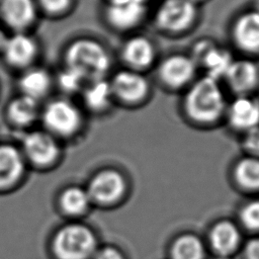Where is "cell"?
<instances>
[{
    "instance_id": "obj_1",
    "label": "cell",
    "mask_w": 259,
    "mask_h": 259,
    "mask_svg": "<svg viewBox=\"0 0 259 259\" xmlns=\"http://www.w3.org/2000/svg\"><path fill=\"white\" fill-rule=\"evenodd\" d=\"M227 101L219 81L207 76L194 80L182 100L185 116L193 123L209 125L225 116Z\"/></svg>"
},
{
    "instance_id": "obj_2",
    "label": "cell",
    "mask_w": 259,
    "mask_h": 259,
    "mask_svg": "<svg viewBox=\"0 0 259 259\" xmlns=\"http://www.w3.org/2000/svg\"><path fill=\"white\" fill-rule=\"evenodd\" d=\"M66 67L81 76L84 82L103 79L111 67L106 48L98 40L81 37L73 40L65 52Z\"/></svg>"
},
{
    "instance_id": "obj_3",
    "label": "cell",
    "mask_w": 259,
    "mask_h": 259,
    "mask_svg": "<svg viewBox=\"0 0 259 259\" xmlns=\"http://www.w3.org/2000/svg\"><path fill=\"white\" fill-rule=\"evenodd\" d=\"M97 237L88 226L72 223L61 227L52 242L57 259H92L98 249Z\"/></svg>"
},
{
    "instance_id": "obj_4",
    "label": "cell",
    "mask_w": 259,
    "mask_h": 259,
    "mask_svg": "<svg viewBox=\"0 0 259 259\" xmlns=\"http://www.w3.org/2000/svg\"><path fill=\"white\" fill-rule=\"evenodd\" d=\"M197 16V4L190 0H163L155 11L154 22L165 33L179 34L190 29Z\"/></svg>"
},
{
    "instance_id": "obj_5",
    "label": "cell",
    "mask_w": 259,
    "mask_h": 259,
    "mask_svg": "<svg viewBox=\"0 0 259 259\" xmlns=\"http://www.w3.org/2000/svg\"><path fill=\"white\" fill-rule=\"evenodd\" d=\"M41 120L46 131L54 137L68 138L80 130L83 118L73 102L58 98L46 105L41 112Z\"/></svg>"
},
{
    "instance_id": "obj_6",
    "label": "cell",
    "mask_w": 259,
    "mask_h": 259,
    "mask_svg": "<svg viewBox=\"0 0 259 259\" xmlns=\"http://www.w3.org/2000/svg\"><path fill=\"white\" fill-rule=\"evenodd\" d=\"M126 179L117 169L97 171L89 180L86 190L92 203L109 205L116 203L125 194Z\"/></svg>"
},
{
    "instance_id": "obj_7",
    "label": "cell",
    "mask_w": 259,
    "mask_h": 259,
    "mask_svg": "<svg viewBox=\"0 0 259 259\" xmlns=\"http://www.w3.org/2000/svg\"><path fill=\"white\" fill-rule=\"evenodd\" d=\"M113 99L125 105H138L150 94V82L143 72L122 69L115 72L109 80Z\"/></svg>"
},
{
    "instance_id": "obj_8",
    "label": "cell",
    "mask_w": 259,
    "mask_h": 259,
    "mask_svg": "<svg viewBox=\"0 0 259 259\" xmlns=\"http://www.w3.org/2000/svg\"><path fill=\"white\" fill-rule=\"evenodd\" d=\"M197 67L189 55L173 54L165 57L157 68L160 82L171 90L188 87L193 81Z\"/></svg>"
},
{
    "instance_id": "obj_9",
    "label": "cell",
    "mask_w": 259,
    "mask_h": 259,
    "mask_svg": "<svg viewBox=\"0 0 259 259\" xmlns=\"http://www.w3.org/2000/svg\"><path fill=\"white\" fill-rule=\"evenodd\" d=\"M196 67H201L205 76L220 81L225 76L234 58L231 53L209 39H200L194 44L189 55Z\"/></svg>"
},
{
    "instance_id": "obj_10",
    "label": "cell",
    "mask_w": 259,
    "mask_h": 259,
    "mask_svg": "<svg viewBox=\"0 0 259 259\" xmlns=\"http://www.w3.org/2000/svg\"><path fill=\"white\" fill-rule=\"evenodd\" d=\"M21 153L33 165L45 167L57 161L60 147L55 137L47 131H32L23 137Z\"/></svg>"
},
{
    "instance_id": "obj_11",
    "label": "cell",
    "mask_w": 259,
    "mask_h": 259,
    "mask_svg": "<svg viewBox=\"0 0 259 259\" xmlns=\"http://www.w3.org/2000/svg\"><path fill=\"white\" fill-rule=\"evenodd\" d=\"M148 0H107L104 17L114 29L125 31L135 28L144 19Z\"/></svg>"
},
{
    "instance_id": "obj_12",
    "label": "cell",
    "mask_w": 259,
    "mask_h": 259,
    "mask_svg": "<svg viewBox=\"0 0 259 259\" xmlns=\"http://www.w3.org/2000/svg\"><path fill=\"white\" fill-rule=\"evenodd\" d=\"M223 79L235 96L252 95L259 86V65L250 58L234 59Z\"/></svg>"
},
{
    "instance_id": "obj_13",
    "label": "cell",
    "mask_w": 259,
    "mask_h": 259,
    "mask_svg": "<svg viewBox=\"0 0 259 259\" xmlns=\"http://www.w3.org/2000/svg\"><path fill=\"white\" fill-rule=\"evenodd\" d=\"M225 116L233 130L244 134L259 125V99L254 95L235 96L228 103Z\"/></svg>"
},
{
    "instance_id": "obj_14",
    "label": "cell",
    "mask_w": 259,
    "mask_h": 259,
    "mask_svg": "<svg viewBox=\"0 0 259 259\" xmlns=\"http://www.w3.org/2000/svg\"><path fill=\"white\" fill-rule=\"evenodd\" d=\"M231 35L236 48L243 53L259 54V12L257 9L245 11L236 17Z\"/></svg>"
},
{
    "instance_id": "obj_15",
    "label": "cell",
    "mask_w": 259,
    "mask_h": 259,
    "mask_svg": "<svg viewBox=\"0 0 259 259\" xmlns=\"http://www.w3.org/2000/svg\"><path fill=\"white\" fill-rule=\"evenodd\" d=\"M156 56L154 42L141 34L128 37L120 49V58L127 69L139 72L150 68L154 64Z\"/></svg>"
},
{
    "instance_id": "obj_16",
    "label": "cell",
    "mask_w": 259,
    "mask_h": 259,
    "mask_svg": "<svg viewBox=\"0 0 259 259\" xmlns=\"http://www.w3.org/2000/svg\"><path fill=\"white\" fill-rule=\"evenodd\" d=\"M208 245L218 256H231L241 246L239 227L229 220L217 222L208 231Z\"/></svg>"
},
{
    "instance_id": "obj_17",
    "label": "cell",
    "mask_w": 259,
    "mask_h": 259,
    "mask_svg": "<svg viewBox=\"0 0 259 259\" xmlns=\"http://www.w3.org/2000/svg\"><path fill=\"white\" fill-rule=\"evenodd\" d=\"M0 16L8 27L15 32H22L35 20V2L33 0H0Z\"/></svg>"
},
{
    "instance_id": "obj_18",
    "label": "cell",
    "mask_w": 259,
    "mask_h": 259,
    "mask_svg": "<svg viewBox=\"0 0 259 259\" xmlns=\"http://www.w3.org/2000/svg\"><path fill=\"white\" fill-rule=\"evenodd\" d=\"M37 50V45L31 36L23 32H15L8 36L2 54L10 66L23 68L33 62Z\"/></svg>"
},
{
    "instance_id": "obj_19",
    "label": "cell",
    "mask_w": 259,
    "mask_h": 259,
    "mask_svg": "<svg viewBox=\"0 0 259 259\" xmlns=\"http://www.w3.org/2000/svg\"><path fill=\"white\" fill-rule=\"evenodd\" d=\"M25 169L24 157L14 146L0 144V189L12 187L17 183Z\"/></svg>"
},
{
    "instance_id": "obj_20",
    "label": "cell",
    "mask_w": 259,
    "mask_h": 259,
    "mask_svg": "<svg viewBox=\"0 0 259 259\" xmlns=\"http://www.w3.org/2000/svg\"><path fill=\"white\" fill-rule=\"evenodd\" d=\"M37 100L21 94L13 98L6 107L8 120L18 127L30 125L38 117Z\"/></svg>"
},
{
    "instance_id": "obj_21",
    "label": "cell",
    "mask_w": 259,
    "mask_h": 259,
    "mask_svg": "<svg viewBox=\"0 0 259 259\" xmlns=\"http://www.w3.org/2000/svg\"><path fill=\"white\" fill-rule=\"evenodd\" d=\"M233 178L237 185L249 191H259V158L246 155L233 167Z\"/></svg>"
},
{
    "instance_id": "obj_22",
    "label": "cell",
    "mask_w": 259,
    "mask_h": 259,
    "mask_svg": "<svg viewBox=\"0 0 259 259\" xmlns=\"http://www.w3.org/2000/svg\"><path fill=\"white\" fill-rule=\"evenodd\" d=\"M83 100L88 109L93 112H103L113 100L109 81L105 78L88 82L83 91Z\"/></svg>"
},
{
    "instance_id": "obj_23",
    "label": "cell",
    "mask_w": 259,
    "mask_h": 259,
    "mask_svg": "<svg viewBox=\"0 0 259 259\" xmlns=\"http://www.w3.org/2000/svg\"><path fill=\"white\" fill-rule=\"evenodd\" d=\"M170 259H205V246L191 233L177 236L170 246Z\"/></svg>"
},
{
    "instance_id": "obj_24",
    "label": "cell",
    "mask_w": 259,
    "mask_h": 259,
    "mask_svg": "<svg viewBox=\"0 0 259 259\" xmlns=\"http://www.w3.org/2000/svg\"><path fill=\"white\" fill-rule=\"evenodd\" d=\"M52 79L44 69H30L23 73L19 79V87L23 95L38 101L50 90Z\"/></svg>"
},
{
    "instance_id": "obj_25",
    "label": "cell",
    "mask_w": 259,
    "mask_h": 259,
    "mask_svg": "<svg viewBox=\"0 0 259 259\" xmlns=\"http://www.w3.org/2000/svg\"><path fill=\"white\" fill-rule=\"evenodd\" d=\"M91 203L86 188L81 186H69L65 188L60 195V205L62 210L73 217L85 213L89 209Z\"/></svg>"
},
{
    "instance_id": "obj_26",
    "label": "cell",
    "mask_w": 259,
    "mask_h": 259,
    "mask_svg": "<svg viewBox=\"0 0 259 259\" xmlns=\"http://www.w3.org/2000/svg\"><path fill=\"white\" fill-rule=\"evenodd\" d=\"M239 219L245 229L259 232V199L245 203L239 211Z\"/></svg>"
},
{
    "instance_id": "obj_27",
    "label": "cell",
    "mask_w": 259,
    "mask_h": 259,
    "mask_svg": "<svg viewBox=\"0 0 259 259\" xmlns=\"http://www.w3.org/2000/svg\"><path fill=\"white\" fill-rule=\"evenodd\" d=\"M84 80L75 71L66 67L58 76V84L66 93H74L81 89Z\"/></svg>"
},
{
    "instance_id": "obj_28",
    "label": "cell",
    "mask_w": 259,
    "mask_h": 259,
    "mask_svg": "<svg viewBox=\"0 0 259 259\" xmlns=\"http://www.w3.org/2000/svg\"><path fill=\"white\" fill-rule=\"evenodd\" d=\"M242 146L247 155L259 158V125L243 134Z\"/></svg>"
},
{
    "instance_id": "obj_29",
    "label": "cell",
    "mask_w": 259,
    "mask_h": 259,
    "mask_svg": "<svg viewBox=\"0 0 259 259\" xmlns=\"http://www.w3.org/2000/svg\"><path fill=\"white\" fill-rule=\"evenodd\" d=\"M72 0H37V4L49 14H59L66 11Z\"/></svg>"
},
{
    "instance_id": "obj_30",
    "label": "cell",
    "mask_w": 259,
    "mask_h": 259,
    "mask_svg": "<svg viewBox=\"0 0 259 259\" xmlns=\"http://www.w3.org/2000/svg\"><path fill=\"white\" fill-rule=\"evenodd\" d=\"M92 259H125L122 252L112 246L98 248Z\"/></svg>"
},
{
    "instance_id": "obj_31",
    "label": "cell",
    "mask_w": 259,
    "mask_h": 259,
    "mask_svg": "<svg viewBox=\"0 0 259 259\" xmlns=\"http://www.w3.org/2000/svg\"><path fill=\"white\" fill-rule=\"evenodd\" d=\"M244 256L246 259H259V237H254L245 243Z\"/></svg>"
},
{
    "instance_id": "obj_32",
    "label": "cell",
    "mask_w": 259,
    "mask_h": 259,
    "mask_svg": "<svg viewBox=\"0 0 259 259\" xmlns=\"http://www.w3.org/2000/svg\"><path fill=\"white\" fill-rule=\"evenodd\" d=\"M8 39V36L6 35V33L0 29V52L2 53L3 52V49L6 45V41Z\"/></svg>"
},
{
    "instance_id": "obj_33",
    "label": "cell",
    "mask_w": 259,
    "mask_h": 259,
    "mask_svg": "<svg viewBox=\"0 0 259 259\" xmlns=\"http://www.w3.org/2000/svg\"><path fill=\"white\" fill-rule=\"evenodd\" d=\"M214 259H232L231 256H215Z\"/></svg>"
},
{
    "instance_id": "obj_34",
    "label": "cell",
    "mask_w": 259,
    "mask_h": 259,
    "mask_svg": "<svg viewBox=\"0 0 259 259\" xmlns=\"http://www.w3.org/2000/svg\"><path fill=\"white\" fill-rule=\"evenodd\" d=\"M190 1H192V2L195 3V4H198L199 2H202V1H204V0H190Z\"/></svg>"
},
{
    "instance_id": "obj_35",
    "label": "cell",
    "mask_w": 259,
    "mask_h": 259,
    "mask_svg": "<svg viewBox=\"0 0 259 259\" xmlns=\"http://www.w3.org/2000/svg\"><path fill=\"white\" fill-rule=\"evenodd\" d=\"M256 9H257V11H258V12H259V6H258V7H257V8H256Z\"/></svg>"
}]
</instances>
